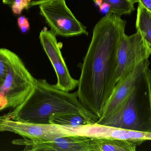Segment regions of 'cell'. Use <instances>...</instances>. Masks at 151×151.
<instances>
[{
    "label": "cell",
    "instance_id": "cell-1",
    "mask_svg": "<svg viewBox=\"0 0 151 151\" xmlns=\"http://www.w3.org/2000/svg\"><path fill=\"white\" fill-rule=\"evenodd\" d=\"M126 24L120 16L106 14L95 25L83 58L76 92L84 107L99 118L117 82V54Z\"/></svg>",
    "mask_w": 151,
    "mask_h": 151
},
{
    "label": "cell",
    "instance_id": "cell-2",
    "mask_svg": "<svg viewBox=\"0 0 151 151\" xmlns=\"http://www.w3.org/2000/svg\"><path fill=\"white\" fill-rule=\"evenodd\" d=\"M68 114H80L93 123H96L99 119L84 107L77 92L63 91L45 79H36L33 90L27 100L3 116L20 122L50 124L52 117Z\"/></svg>",
    "mask_w": 151,
    "mask_h": 151
},
{
    "label": "cell",
    "instance_id": "cell-3",
    "mask_svg": "<svg viewBox=\"0 0 151 151\" xmlns=\"http://www.w3.org/2000/svg\"><path fill=\"white\" fill-rule=\"evenodd\" d=\"M100 125L151 132V71L147 68L119 109Z\"/></svg>",
    "mask_w": 151,
    "mask_h": 151
},
{
    "label": "cell",
    "instance_id": "cell-4",
    "mask_svg": "<svg viewBox=\"0 0 151 151\" xmlns=\"http://www.w3.org/2000/svg\"><path fill=\"white\" fill-rule=\"evenodd\" d=\"M7 73L0 87V111L20 106L32 93L36 79L27 69L20 58L9 51Z\"/></svg>",
    "mask_w": 151,
    "mask_h": 151
},
{
    "label": "cell",
    "instance_id": "cell-5",
    "mask_svg": "<svg viewBox=\"0 0 151 151\" xmlns=\"http://www.w3.org/2000/svg\"><path fill=\"white\" fill-rule=\"evenodd\" d=\"M40 14L57 35L72 37L88 35L86 27L76 19L65 0H53L39 5Z\"/></svg>",
    "mask_w": 151,
    "mask_h": 151
},
{
    "label": "cell",
    "instance_id": "cell-6",
    "mask_svg": "<svg viewBox=\"0 0 151 151\" xmlns=\"http://www.w3.org/2000/svg\"><path fill=\"white\" fill-rule=\"evenodd\" d=\"M18 134L32 142H45L56 137L76 135L74 127L53 124H34L16 121L0 116V132Z\"/></svg>",
    "mask_w": 151,
    "mask_h": 151
},
{
    "label": "cell",
    "instance_id": "cell-7",
    "mask_svg": "<svg viewBox=\"0 0 151 151\" xmlns=\"http://www.w3.org/2000/svg\"><path fill=\"white\" fill-rule=\"evenodd\" d=\"M151 55V48L139 31L131 35L124 34L117 54V82Z\"/></svg>",
    "mask_w": 151,
    "mask_h": 151
},
{
    "label": "cell",
    "instance_id": "cell-8",
    "mask_svg": "<svg viewBox=\"0 0 151 151\" xmlns=\"http://www.w3.org/2000/svg\"><path fill=\"white\" fill-rule=\"evenodd\" d=\"M41 44L51 62L57 77L56 87L70 92L78 86V80L73 78L63 58L56 35L51 30L43 29L39 36Z\"/></svg>",
    "mask_w": 151,
    "mask_h": 151
},
{
    "label": "cell",
    "instance_id": "cell-9",
    "mask_svg": "<svg viewBox=\"0 0 151 151\" xmlns=\"http://www.w3.org/2000/svg\"><path fill=\"white\" fill-rule=\"evenodd\" d=\"M150 65L149 59L142 61L129 73L117 82L105 106L103 114L96 123L102 124L119 108L139 81L145 70L149 68Z\"/></svg>",
    "mask_w": 151,
    "mask_h": 151
},
{
    "label": "cell",
    "instance_id": "cell-10",
    "mask_svg": "<svg viewBox=\"0 0 151 151\" xmlns=\"http://www.w3.org/2000/svg\"><path fill=\"white\" fill-rule=\"evenodd\" d=\"M22 144L26 145L29 150L92 151L91 138L78 135L60 137L50 141L37 142L25 139Z\"/></svg>",
    "mask_w": 151,
    "mask_h": 151
},
{
    "label": "cell",
    "instance_id": "cell-11",
    "mask_svg": "<svg viewBox=\"0 0 151 151\" xmlns=\"http://www.w3.org/2000/svg\"><path fill=\"white\" fill-rule=\"evenodd\" d=\"M92 151H135L138 143L114 138H91Z\"/></svg>",
    "mask_w": 151,
    "mask_h": 151
},
{
    "label": "cell",
    "instance_id": "cell-12",
    "mask_svg": "<svg viewBox=\"0 0 151 151\" xmlns=\"http://www.w3.org/2000/svg\"><path fill=\"white\" fill-rule=\"evenodd\" d=\"M103 12L121 17L130 15L135 10L136 0H92Z\"/></svg>",
    "mask_w": 151,
    "mask_h": 151
},
{
    "label": "cell",
    "instance_id": "cell-13",
    "mask_svg": "<svg viewBox=\"0 0 151 151\" xmlns=\"http://www.w3.org/2000/svg\"><path fill=\"white\" fill-rule=\"evenodd\" d=\"M136 28L151 48V12L138 3Z\"/></svg>",
    "mask_w": 151,
    "mask_h": 151
},
{
    "label": "cell",
    "instance_id": "cell-14",
    "mask_svg": "<svg viewBox=\"0 0 151 151\" xmlns=\"http://www.w3.org/2000/svg\"><path fill=\"white\" fill-rule=\"evenodd\" d=\"M50 124L77 127L93 124L91 121L80 114H68L55 116L50 118Z\"/></svg>",
    "mask_w": 151,
    "mask_h": 151
},
{
    "label": "cell",
    "instance_id": "cell-15",
    "mask_svg": "<svg viewBox=\"0 0 151 151\" xmlns=\"http://www.w3.org/2000/svg\"><path fill=\"white\" fill-rule=\"evenodd\" d=\"M9 50L0 48V87L4 81L7 73V61Z\"/></svg>",
    "mask_w": 151,
    "mask_h": 151
},
{
    "label": "cell",
    "instance_id": "cell-16",
    "mask_svg": "<svg viewBox=\"0 0 151 151\" xmlns=\"http://www.w3.org/2000/svg\"><path fill=\"white\" fill-rule=\"evenodd\" d=\"M32 0H15L11 6L12 12L15 14H21L24 9H28Z\"/></svg>",
    "mask_w": 151,
    "mask_h": 151
},
{
    "label": "cell",
    "instance_id": "cell-17",
    "mask_svg": "<svg viewBox=\"0 0 151 151\" xmlns=\"http://www.w3.org/2000/svg\"><path fill=\"white\" fill-rule=\"evenodd\" d=\"M17 24L21 32L25 33L30 29V24L28 19L24 16L19 17L17 20Z\"/></svg>",
    "mask_w": 151,
    "mask_h": 151
},
{
    "label": "cell",
    "instance_id": "cell-18",
    "mask_svg": "<svg viewBox=\"0 0 151 151\" xmlns=\"http://www.w3.org/2000/svg\"><path fill=\"white\" fill-rule=\"evenodd\" d=\"M136 3H138L145 7L151 12V0H136Z\"/></svg>",
    "mask_w": 151,
    "mask_h": 151
},
{
    "label": "cell",
    "instance_id": "cell-19",
    "mask_svg": "<svg viewBox=\"0 0 151 151\" xmlns=\"http://www.w3.org/2000/svg\"><path fill=\"white\" fill-rule=\"evenodd\" d=\"M51 1H53V0H32V1L30 3V7L35 6V5H40L42 4Z\"/></svg>",
    "mask_w": 151,
    "mask_h": 151
},
{
    "label": "cell",
    "instance_id": "cell-20",
    "mask_svg": "<svg viewBox=\"0 0 151 151\" xmlns=\"http://www.w3.org/2000/svg\"><path fill=\"white\" fill-rule=\"evenodd\" d=\"M15 0H2V2L4 4H7L11 7Z\"/></svg>",
    "mask_w": 151,
    "mask_h": 151
}]
</instances>
